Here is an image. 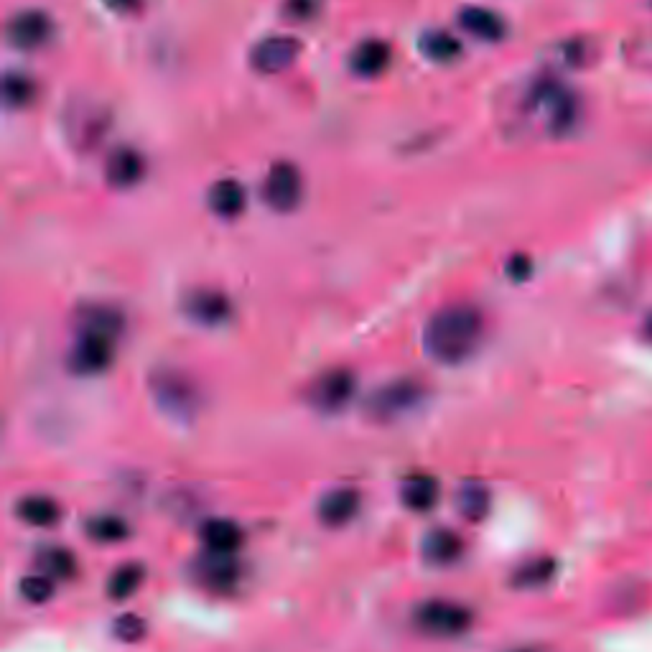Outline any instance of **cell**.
Wrapping results in <instances>:
<instances>
[{
	"label": "cell",
	"mask_w": 652,
	"mask_h": 652,
	"mask_svg": "<svg viewBox=\"0 0 652 652\" xmlns=\"http://www.w3.org/2000/svg\"><path fill=\"white\" fill-rule=\"evenodd\" d=\"M515 652H533V650H515Z\"/></svg>",
	"instance_id": "d590c367"
},
{
	"label": "cell",
	"mask_w": 652,
	"mask_h": 652,
	"mask_svg": "<svg viewBox=\"0 0 652 652\" xmlns=\"http://www.w3.org/2000/svg\"><path fill=\"white\" fill-rule=\"evenodd\" d=\"M151 390L156 403L174 418H192L199 408V393L186 375L174 370L156 372L151 380Z\"/></svg>",
	"instance_id": "3957f363"
},
{
	"label": "cell",
	"mask_w": 652,
	"mask_h": 652,
	"mask_svg": "<svg viewBox=\"0 0 652 652\" xmlns=\"http://www.w3.org/2000/svg\"><path fill=\"white\" fill-rule=\"evenodd\" d=\"M642 332H645V339H650V342H652V314L647 316L645 326H642Z\"/></svg>",
	"instance_id": "e575fe53"
},
{
	"label": "cell",
	"mask_w": 652,
	"mask_h": 652,
	"mask_svg": "<svg viewBox=\"0 0 652 652\" xmlns=\"http://www.w3.org/2000/svg\"><path fill=\"white\" fill-rule=\"evenodd\" d=\"M484 339V316L472 304H451L426 326L428 355L441 365H461L479 349Z\"/></svg>",
	"instance_id": "6da1fadb"
},
{
	"label": "cell",
	"mask_w": 652,
	"mask_h": 652,
	"mask_svg": "<svg viewBox=\"0 0 652 652\" xmlns=\"http://www.w3.org/2000/svg\"><path fill=\"white\" fill-rule=\"evenodd\" d=\"M421 51L433 62H454L461 54V41L454 39L449 31H428L421 36Z\"/></svg>",
	"instance_id": "d4e9b609"
},
{
	"label": "cell",
	"mask_w": 652,
	"mask_h": 652,
	"mask_svg": "<svg viewBox=\"0 0 652 652\" xmlns=\"http://www.w3.org/2000/svg\"><path fill=\"white\" fill-rule=\"evenodd\" d=\"M426 395V388H423L418 380H411V377H405V380H395V383L383 385L380 390L367 398L365 403V413L370 421L375 423H390L398 421L400 416L405 413H411L418 403Z\"/></svg>",
	"instance_id": "7a4b0ae2"
},
{
	"label": "cell",
	"mask_w": 652,
	"mask_h": 652,
	"mask_svg": "<svg viewBox=\"0 0 652 652\" xmlns=\"http://www.w3.org/2000/svg\"><path fill=\"white\" fill-rule=\"evenodd\" d=\"M16 512L23 523L34 525V528H51V525H57L59 518H62L59 502L46 495L23 497V500L18 502Z\"/></svg>",
	"instance_id": "7402d4cb"
},
{
	"label": "cell",
	"mask_w": 652,
	"mask_h": 652,
	"mask_svg": "<svg viewBox=\"0 0 652 652\" xmlns=\"http://www.w3.org/2000/svg\"><path fill=\"white\" fill-rule=\"evenodd\" d=\"M194 576H197L199 584H204L207 589L225 591L237 584V579H240V566H237L235 558L227 556V553L209 551L207 556L197 558V563H194Z\"/></svg>",
	"instance_id": "4fadbf2b"
},
{
	"label": "cell",
	"mask_w": 652,
	"mask_h": 652,
	"mask_svg": "<svg viewBox=\"0 0 652 652\" xmlns=\"http://www.w3.org/2000/svg\"><path fill=\"white\" fill-rule=\"evenodd\" d=\"M461 29L469 31L479 41H502L507 36V23L502 21L500 13L489 8L469 6L459 13Z\"/></svg>",
	"instance_id": "e0dca14e"
},
{
	"label": "cell",
	"mask_w": 652,
	"mask_h": 652,
	"mask_svg": "<svg viewBox=\"0 0 652 652\" xmlns=\"http://www.w3.org/2000/svg\"><path fill=\"white\" fill-rule=\"evenodd\" d=\"M143 174H146V163L133 148H118L105 163V179L115 189H130L143 179Z\"/></svg>",
	"instance_id": "5bb4252c"
},
{
	"label": "cell",
	"mask_w": 652,
	"mask_h": 652,
	"mask_svg": "<svg viewBox=\"0 0 652 652\" xmlns=\"http://www.w3.org/2000/svg\"><path fill=\"white\" fill-rule=\"evenodd\" d=\"M79 326L87 332H100L107 337H118L123 329V316L113 306H85L79 314Z\"/></svg>",
	"instance_id": "cb8c5ba5"
},
{
	"label": "cell",
	"mask_w": 652,
	"mask_h": 652,
	"mask_svg": "<svg viewBox=\"0 0 652 652\" xmlns=\"http://www.w3.org/2000/svg\"><path fill=\"white\" fill-rule=\"evenodd\" d=\"M535 107L546 110L551 128L556 133H563L566 128H571L576 120V100L574 95L561 87L558 82H540L533 92Z\"/></svg>",
	"instance_id": "30bf717a"
},
{
	"label": "cell",
	"mask_w": 652,
	"mask_h": 652,
	"mask_svg": "<svg viewBox=\"0 0 652 652\" xmlns=\"http://www.w3.org/2000/svg\"><path fill=\"white\" fill-rule=\"evenodd\" d=\"M105 3L110 8H115V11H120V13H130V11H135V8L141 6V0H105Z\"/></svg>",
	"instance_id": "836d02e7"
},
{
	"label": "cell",
	"mask_w": 652,
	"mask_h": 652,
	"mask_svg": "<svg viewBox=\"0 0 652 652\" xmlns=\"http://www.w3.org/2000/svg\"><path fill=\"white\" fill-rule=\"evenodd\" d=\"M304 197V179L301 171L288 161H278L270 166L263 184V199L276 212H293Z\"/></svg>",
	"instance_id": "52a82bcc"
},
{
	"label": "cell",
	"mask_w": 652,
	"mask_h": 652,
	"mask_svg": "<svg viewBox=\"0 0 652 652\" xmlns=\"http://www.w3.org/2000/svg\"><path fill=\"white\" fill-rule=\"evenodd\" d=\"M390 64V46L383 39H365L355 46V51L349 54V69L357 77H377L383 74Z\"/></svg>",
	"instance_id": "2e32d148"
},
{
	"label": "cell",
	"mask_w": 652,
	"mask_h": 652,
	"mask_svg": "<svg viewBox=\"0 0 652 652\" xmlns=\"http://www.w3.org/2000/svg\"><path fill=\"white\" fill-rule=\"evenodd\" d=\"M439 482L428 474H416V477H408L403 482V489H400V500L408 510L413 512H428L431 507H436L439 502Z\"/></svg>",
	"instance_id": "ffe728a7"
},
{
	"label": "cell",
	"mask_w": 652,
	"mask_h": 652,
	"mask_svg": "<svg viewBox=\"0 0 652 652\" xmlns=\"http://www.w3.org/2000/svg\"><path fill=\"white\" fill-rule=\"evenodd\" d=\"M464 556V540L456 530L436 528L423 538V558L431 566H451Z\"/></svg>",
	"instance_id": "9a60e30c"
},
{
	"label": "cell",
	"mask_w": 652,
	"mask_h": 652,
	"mask_svg": "<svg viewBox=\"0 0 652 652\" xmlns=\"http://www.w3.org/2000/svg\"><path fill=\"white\" fill-rule=\"evenodd\" d=\"M85 533L92 543H120V540L128 538V523L118 515H97L90 523L85 525Z\"/></svg>",
	"instance_id": "484cf974"
},
{
	"label": "cell",
	"mask_w": 652,
	"mask_h": 652,
	"mask_svg": "<svg viewBox=\"0 0 652 652\" xmlns=\"http://www.w3.org/2000/svg\"><path fill=\"white\" fill-rule=\"evenodd\" d=\"M416 627L433 637H456L472 627V612L456 602L433 599L416 609Z\"/></svg>",
	"instance_id": "5b68a950"
},
{
	"label": "cell",
	"mask_w": 652,
	"mask_h": 652,
	"mask_svg": "<svg viewBox=\"0 0 652 652\" xmlns=\"http://www.w3.org/2000/svg\"><path fill=\"white\" fill-rule=\"evenodd\" d=\"M39 568H44V574L51 579H72L77 576V558L67 548H44L39 553Z\"/></svg>",
	"instance_id": "83f0119b"
},
{
	"label": "cell",
	"mask_w": 652,
	"mask_h": 652,
	"mask_svg": "<svg viewBox=\"0 0 652 652\" xmlns=\"http://www.w3.org/2000/svg\"><path fill=\"white\" fill-rule=\"evenodd\" d=\"M553 576H556V561L553 558H533V561L520 563L510 581L518 589H538V586L551 584Z\"/></svg>",
	"instance_id": "603a6c76"
},
{
	"label": "cell",
	"mask_w": 652,
	"mask_h": 652,
	"mask_svg": "<svg viewBox=\"0 0 652 652\" xmlns=\"http://www.w3.org/2000/svg\"><path fill=\"white\" fill-rule=\"evenodd\" d=\"M301 54V44L293 36H268L250 51V62L260 74H278L291 67Z\"/></svg>",
	"instance_id": "9c48e42d"
},
{
	"label": "cell",
	"mask_w": 652,
	"mask_h": 652,
	"mask_svg": "<svg viewBox=\"0 0 652 652\" xmlns=\"http://www.w3.org/2000/svg\"><path fill=\"white\" fill-rule=\"evenodd\" d=\"M18 591H21V596L29 604H46L54 596V581L46 574L26 576L21 581V586H18Z\"/></svg>",
	"instance_id": "f546056e"
},
{
	"label": "cell",
	"mask_w": 652,
	"mask_h": 652,
	"mask_svg": "<svg viewBox=\"0 0 652 652\" xmlns=\"http://www.w3.org/2000/svg\"><path fill=\"white\" fill-rule=\"evenodd\" d=\"M489 505H492V495H489L487 484H482L479 479H469L456 492V510L469 523H482L487 518Z\"/></svg>",
	"instance_id": "ac0fdd59"
},
{
	"label": "cell",
	"mask_w": 652,
	"mask_h": 652,
	"mask_svg": "<svg viewBox=\"0 0 652 652\" xmlns=\"http://www.w3.org/2000/svg\"><path fill=\"white\" fill-rule=\"evenodd\" d=\"M316 8V0H288V13L293 18H309Z\"/></svg>",
	"instance_id": "d6a6232c"
},
{
	"label": "cell",
	"mask_w": 652,
	"mask_h": 652,
	"mask_svg": "<svg viewBox=\"0 0 652 652\" xmlns=\"http://www.w3.org/2000/svg\"><path fill=\"white\" fill-rule=\"evenodd\" d=\"M202 540L204 546H207V551L227 553V556H232V553L242 546V530L240 525L232 523V520L214 518L202 525Z\"/></svg>",
	"instance_id": "44dd1931"
},
{
	"label": "cell",
	"mask_w": 652,
	"mask_h": 652,
	"mask_svg": "<svg viewBox=\"0 0 652 652\" xmlns=\"http://www.w3.org/2000/svg\"><path fill=\"white\" fill-rule=\"evenodd\" d=\"M143 574H146V571H143L141 563H125V566H120L118 571L110 576V581H107V596L115 599V602L128 599V596L135 594L138 586L143 584Z\"/></svg>",
	"instance_id": "4316f807"
},
{
	"label": "cell",
	"mask_w": 652,
	"mask_h": 652,
	"mask_svg": "<svg viewBox=\"0 0 652 652\" xmlns=\"http://www.w3.org/2000/svg\"><path fill=\"white\" fill-rule=\"evenodd\" d=\"M207 202L217 217L235 220L237 214H242V209H245V189L240 186V181L220 179L209 189Z\"/></svg>",
	"instance_id": "d6986e66"
},
{
	"label": "cell",
	"mask_w": 652,
	"mask_h": 652,
	"mask_svg": "<svg viewBox=\"0 0 652 652\" xmlns=\"http://www.w3.org/2000/svg\"><path fill=\"white\" fill-rule=\"evenodd\" d=\"M507 273H510L512 281H525L533 273V263H530L528 255H515V258L507 263Z\"/></svg>",
	"instance_id": "1f68e13d"
},
{
	"label": "cell",
	"mask_w": 652,
	"mask_h": 652,
	"mask_svg": "<svg viewBox=\"0 0 652 652\" xmlns=\"http://www.w3.org/2000/svg\"><path fill=\"white\" fill-rule=\"evenodd\" d=\"M51 34H54V23H51V18L44 11H36V8L16 13L6 26L8 44L23 51L49 44Z\"/></svg>",
	"instance_id": "ba28073f"
},
{
	"label": "cell",
	"mask_w": 652,
	"mask_h": 652,
	"mask_svg": "<svg viewBox=\"0 0 652 652\" xmlns=\"http://www.w3.org/2000/svg\"><path fill=\"white\" fill-rule=\"evenodd\" d=\"M146 619H141L138 614H123V617L115 619L113 624V635L118 637L120 642H138L146 637Z\"/></svg>",
	"instance_id": "4dcf8cb0"
},
{
	"label": "cell",
	"mask_w": 652,
	"mask_h": 652,
	"mask_svg": "<svg viewBox=\"0 0 652 652\" xmlns=\"http://www.w3.org/2000/svg\"><path fill=\"white\" fill-rule=\"evenodd\" d=\"M357 393V377L344 367H334L326 370L324 375H319L314 383L306 390V400L314 411L326 413H339L342 408H347V403L355 398Z\"/></svg>",
	"instance_id": "277c9868"
},
{
	"label": "cell",
	"mask_w": 652,
	"mask_h": 652,
	"mask_svg": "<svg viewBox=\"0 0 652 652\" xmlns=\"http://www.w3.org/2000/svg\"><path fill=\"white\" fill-rule=\"evenodd\" d=\"M115 357V337L79 329V337L69 352V370L74 375H100Z\"/></svg>",
	"instance_id": "8992f818"
},
{
	"label": "cell",
	"mask_w": 652,
	"mask_h": 652,
	"mask_svg": "<svg viewBox=\"0 0 652 652\" xmlns=\"http://www.w3.org/2000/svg\"><path fill=\"white\" fill-rule=\"evenodd\" d=\"M362 495L355 487H337L332 492H326L319 500V520L326 528H342V525L352 523L355 515L360 512Z\"/></svg>",
	"instance_id": "7c38bea8"
},
{
	"label": "cell",
	"mask_w": 652,
	"mask_h": 652,
	"mask_svg": "<svg viewBox=\"0 0 652 652\" xmlns=\"http://www.w3.org/2000/svg\"><path fill=\"white\" fill-rule=\"evenodd\" d=\"M36 97V85L34 79L26 77V74H6L3 79V100L11 107H26L31 105V100Z\"/></svg>",
	"instance_id": "f1b7e54d"
},
{
	"label": "cell",
	"mask_w": 652,
	"mask_h": 652,
	"mask_svg": "<svg viewBox=\"0 0 652 652\" xmlns=\"http://www.w3.org/2000/svg\"><path fill=\"white\" fill-rule=\"evenodd\" d=\"M184 311L186 316H189L192 321H197V324L220 326L232 316V304L225 293L199 288V291H192L189 296H186Z\"/></svg>",
	"instance_id": "8fae6325"
}]
</instances>
